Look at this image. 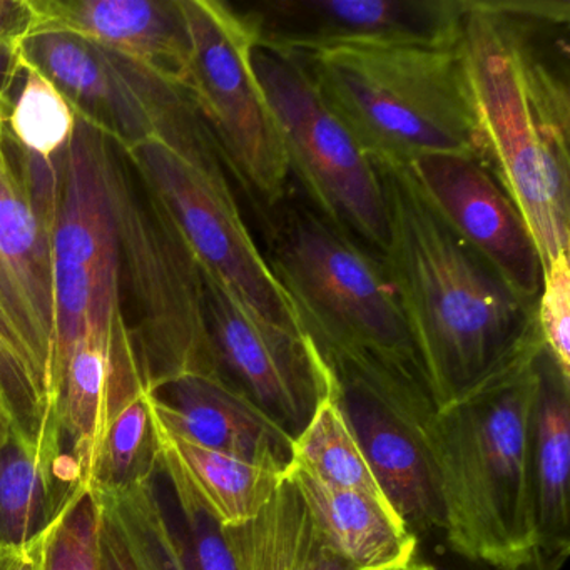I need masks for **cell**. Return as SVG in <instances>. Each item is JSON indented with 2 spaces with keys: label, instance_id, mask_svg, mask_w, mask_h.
I'll return each instance as SVG.
<instances>
[{
  "label": "cell",
  "instance_id": "cell-1",
  "mask_svg": "<svg viewBox=\"0 0 570 570\" xmlns=\"http://www.w3.org/2000/svg\"><path fill=\"white\" fill-rule=\"evenodd\" d=\"M569 31V0H466L459 36L490 165L543 272L570 243Z\"/></svg>",
  "mask_w": 570,
  "mask_h": 570
},
{
  "label": "cell",
  "instance_id": "cell-2",
  "mask_svg": "<svg viewBox=\"0 0 570 570\" xmlns=\"http://www.w3.org/2000/svg\"><path fill=\"white\" fill-rule=\"evenodd\" d=\"M375 166L389 212L383 266L442 412L535 358L537 303L446 225L406 166Z\"/></svg>",
  "mask_w": 570,
  "mask_h": 570
},
{
  "label": "cell",
  "instance_id": "cell-3",
  "mask_svg": "<svg viewBox=\"0 0 570 570\" xmlns=\"http://www.w3.org/2000/svg\"><path fill=\"white\" fill-rule=\"evenodd\" d=\"M256 219L263 256L336 385L376 400L422 440L436 409L382 259L293 185Z\"/></svg>",
  "mask_w": 570,
  "mask_h": 570
},
{
  "label": "cell",
  "instance_id": "cell-4",
  "mask_svg": "<svg viewBox=\"0 0 570 570\" xmlns=\"http://www.w3.org/2000/svg\"><path fill=\"white\" fill-rule=\"evenodd\" d=\"M535 358L436 412L423 433L446 543L469 563L510 569L539 549L532 483Z\"/></svg>",
  "mask_w": 570,
  "mask_h": 570
},
{
  "label": "cell",
  "instance_id": "cell-5",
  "mask_svg": "<svg viewBox=\"0 0 570 570\" xmlns=\"http://www.w3.org/2000/svg\"><path fill=\"white\" fill-rule=\"evenodd\" d=\"M296 56L372 161L406 166L432 153L489 161L459 42L352 46Z\"/></svg>",
  "mask_w": 570,
  "mask_h": 570
},
{
  "label": "cell",
  "instance_id": "cell-6",
  "mask_svg": "<svg viewBox=\"0 0 570 570\" xmlns=\"http://www.w3.org/2000/svg\"><path fill=\"white\" fill-rule=\"evenodd\" d=\"M111 191L121 289L132 303L129 332L146 390L183 375L218 379L202 265L159 196L112 141Z\"/></svg>",
  "mask_w": 570,
  "mask_h": 570
},
{
  "label": "cell",
  "instance_id": "cell-7",
  "mask_svg": "<svg viewBox=\"0 0 570 570\" xmlns=\"http://www.w3.org/2000/svg\"><path fill=\"white\" fill-rule=\"evenodd\" d=\"M252 66L278 126L293 185L326 222L382 259L389 212L375 163L298 56L253 45Z\"/></svg>",
  "mask_w": 570,
  "mask_h": 570
},
{
  "label": "cell",
  "instance_id": "cell-8",
  "mask_svg": "<svg viewBox=\"0 0 570 570\" xmlns=\"http://www.w3.org/2000/svg\"><path fill=\"white\" fill-rule=\"evenodd\" d=\"M191 58L185 89L256 216L292 185L278 126L252 66L253 41L222 0H181Z\"/></svg>",
  "mask_w": 570,
  "mask_h": 570
},
{
  "label": "cell",
  "instance_id": "cell-9",
  "mask_svg": "<svg viewBox=\"0 0 570 570\" xmlns=\"http://www.w3.org/2000/svg\"><path fill=\"white\" fill-rule=\"evenodd\" d=\"M56 370L86 326L126 320L111 191V139L78 118L59 158L55 238Z\"/></svg>",
  "mask_w": 570,
  "mask_h": 570
},
{
  "label": "cell",
  "instance_id": "cell-10",
  "mask_svg": "<svg viewBox=\"0 0 570 570\" xmlns=\"http://www.w3.org/2000/svg\"><path fill=\"white\" fill-rule=\"evenodd\" d=\"M58 195L59 159H39L8 132L0 146V309L56 412Z\"/></svg>",
  "mask_w": 570,
  "mask_h": 570
},
{
  "label": "cell",
  "instance_id": "cell-11",
  "mask_svg": "<svg viewBox=\"0 0 570 570\" xmlns=\"http://www.w3.org/2000/svg\"><path fill=\"white\" fill-rule=\"evenodd\" d=\"M125 153L175 219L199 265L263 318L305 333L243 218L228 173L206 171L156 138Z\"/></svg>",
  "mask_w": 570,
  "mask_h": 570
},
{
  "label": "cell",
  "instance_id": "cell-12",
  "mask_svg": "<svg viewBox=\"0 0 570 570\" xmlns=\"http://www.w3.org/2000/svg\"><path fill=\"white\" fill-rule=\"evenodd\" d=\"M216 373L236 395L295 440L336 382L305 333L259 316L202 266Z\"/></svg>",
  "mask_w": 570,
  "mask_h": 570
},
{
  "label": "cell",
  "instance_id": "cell-13",
  "mask_svg": "<svg viewBox=\"0 0 570 570\" xmlns=\"http://www.w3.org/2000/svg\"><path fill=\"white\" fill-rule=\"evenodd\" d=\"M253 45L293 55L352 46H455L466 0L226 2Z\"/></svg>",
  "mask_w": 570,
  "mask_h": 570
},
{
  "label": "cell",
  "instance_id": "cell-14",
  "mask_svg": "<svg viewBox=\"0 0 570 570\" xmlns=\"http://www.w3.org/2000/svg\"><path fill=\"white\" fill-rule=\"evenodd\" d=\"M430 205L507 285L537 303L543 268L535 239L492 165L479 156L432 153L406 165Z\"/></svg>",
  "mask_w": 570,
  "mask_h": 570
},
{
  "label": "cell",
  "instance_id": "cell-15",
  "mask_svg": "<svg viewBox=\"0 0 570 570\" xmlns=\"http://www.w3.org/2000/svg\"><path fill=\"white\" fill-rule=\"evenodd\" d=\"M36 31L58 29L121 52L185 88L191 38L181 0H31Z\"/></svg>",
  "mask_w": 570,
  "mask_h": 570
},
{
  "label": "cell",
  "instance_id": "cell-16",
  "mask_svg": "<svg viewBox=\"0 0 570 570\" xmlns=\"http://www.w3.org/2000/svg\"><path fill=\"white\" fill-rule=\"evenodd\" d=\"M148 400L155 422L173 435L276 472L292 463L293 440L216 376H178Z\"/></svg>",
  "mask_w": 570,
  "mask_h": 570
},
{
  "label": "cell",
  "instance_id": "cell-17",
  "mask_svg": "<svg viewBox=\"0 0 570 570\" xmlns=\"http://www.w3.org/2000/svg\"><path fill=\"white\" fill-rule=\"evenodd\" d=\"M338 399L373 475L406 529L416 537L443 529L439 483L422 440L358 390L338 386Z\"/></svg>",
  "mask_w": 570,
  "mask_h": 570
},
{
  "label": "cell",
  "instance_id": "cell-18",
  "mask_svg": "<svg viewBox=\"0 0 570 570\" xmlns=\"http://www.w3.org/2000/svg\"><path fill=\"white\" fill-rule=\"evenodd\" d=\"M283 475L305 500L330 546L353 570H406L419 537L396 513L362 493L340 489L292 460Z\"/></svg>",
  "mask_w": 570,
  "mask_h": 570
},
{
  "label": "cell",
  "instance_id": "cell-19",
  "mask_svg": "<svg viewBox=\"0 0 570 570\" xmlns=\"http://www.w3.org/2000/svg\"><path fill=\"white\" fill-rule=\"evenodd\" d=\"M155 425L159 472L168 476L173 490L195 500L223 529L255 519L282 483V472L206 449Z\"/></svg>",
  "mask_w": 570,
  "mask_h": 570
},
{
  "label": "cell",
  "instance_id": "cell-20",
  "mask_svg": "<svg viewBox=\"0 0 570 570\" xmlns=\"http://www.w3.org/2000/svg\"><path fill=\"white\" fill-rule=\"evenodd\" d=\"M532 483L539 547L570 549V376L546 346L535 358Z\"/></svg>",
  "mask_w": 570,
  "mask_h": 570
},
{
  "label": "cell",
  "instance_id": "cell-21",
  "mask_svg": "<svg viewBox=\"0 0 570 570\" xmlns=\"http://www.w3.org/2000/svg\"><path fill=\"white\" fill-rule=\"evenodd\" d=\"M223 533L238 570H353L330 546L285 475L255 519Z\"/></svg>",
  "mask_w": 570,
  "mask_h": 570
},
{
  "label": "cell",
  "instance_id": "cell-22",
  "mask_svg": "<svg viewBox=\"0 0 570 570\" xmlns=\"http://www.w3.org/2000/svg\"><path fill=\"white\" fill-rule=\"evenodd\" d=\"M79 489L65 482L14 433L0 446V547L41 539Z\"/></svg>",
  "mask_w": 570,
  "mask_h": 570
},
{
  "label": "cell",
  "instance_id": "cell-23",
  "mask_svg": "<svg viewBox=\"0 0 570 570\" xmlns=\"http://www.w3.org/2000/svg\"><path fill=\"white\" fill-rule=\"evenodd\" d=\"M293 460L325 482L362 493L396 513L350 425L340 403L338 386L320 403L306 429L293 440Z\"/></svg>",
  "mask_w": 570,
  "mask_h": 570
},
{
  "label": "cell",
  "instance_id": "cell-24",
  "mask_svg": "<svg viewBox=\"0 0 570 570\" xmlns=\"http://www.w3.org/2000/svg\"><path fill=\"white\" fill-rule=\"evenodd\" d=\"M149 392L129 400L109 423L92 472V490L118 493L159 472V445Z\"/></svg>",
  "mask_w": 570,
  "mask_h": 570
},
{
  "label": "cell",
  "instance_id": "cell-25",
  "mask_svg": "<svg viewBox=\"0 0 570 570\" xmlns=\"http://www.w3.org/2000/svg\"><path fill=\"white\" fill-rule=\"evenodd\" d=\"M96 493L118 523L139 570H188L179 530L166 515L155 479L118 493Z\"/></svg>",
  "mask_w": 570,
  "mask_h": 570
},
{
  "label": "cell",
  "instance_id": "cell-26",
  "mask_svg": "<svg viewBox=\"0 0 570 570\" xmlns=\"http://www.w3.org/2000/svg\"><path fill=\"white\" fill-rule=\"evenodd\" d=\"M24 59V58H22ZM19 92L12 98L8 132L24 151L58 161L75 138L78 116L56 86L24 61Z\"/></svg>",
  "mask_w": 570,
  "mask_h": 570
},
{
  "label": "cell",
  "instance_id": "cell-27",
  "mask_svg": "<svg viewBox=\"0 0 570 570\" xmlns=\"http://www.w3.org/2000/svg\"><path fill=\"white\" fill-rule=\"evenodd\" d=\"M101 539V500L81 487L46 539L42 570H102Z\"/></svg>",
  "mask_w": 570,
  "mask_h": 570
},
{
  "label": "cell",
  "instance_id": "cell-28",
  "mask_svg": "<svg viewBox=\"0 0 570 570\" xmlns=\"http://www.w3.org/2000/svg\"><path fill=\"white\" fill-rule=\"evenodd\" d=\"M537 325L543 346L570 376V265L569 253L557 256L543 272L535 305Z\"/></svg>",
  "mask_w": 570,
  "mask_h": 570
},
{
  "label": "cell",
  "instance_id": "cell-29",
  "mask_svg": "<svg viewBox=\"0 0 570 570\" xmlns=\"http://www.w3.org/2000/svg\"><path fill=\"white\" fill-rule=\"evenodd\" d=\"M173 493L181 513L179 537L188 570H238L223 527L186 493L176 490Z\"/></svg>",
  "mask_w": 570,
  "mask_h": 570
},
{
  "label": "cell",
  "instance_id": "cell-30",
  "mask_svg": "<svg viewBox=\"0 0 570 570\" xmlns=\"http://www.w3.org/2000/svg\"><path fill=\"white\" fill-rule=\"evenodd\" d=\"M101 500V499H99ZM102 505V570H139L126 546L125 537L111 513Z\"/></svg>",
  "mask_w": 570,
  "mask_h": 570
},
{
  "label": "cell",
  "instance_id": "cell-31",
  "mask_svg": "<svg viewBox=\"0 0 570 570\" xmlns=\"http://www.w3.org/2000/svg\"><path fill=\"white\" fill-rule=\"evenodd\" d=\"M38 16L31 0H0V41H22L35 32Z\"/></svg>",
  "mask_w": 570,
  "mask_h": 570
},
{
  "label": "cell",
  "instance_id": "cell-32",
  "mask_svg": "<svg viewBox=\"0 0 570 570\" xmlns=\"http://www.w3.org/2000/svg\"><path fill=\"white\" fill-rule=\"evenodd\" d=\"M24 68L21 41L2 39L0 41V102H12V91L18 86Z\"/></svg>",
  "mask_w": 570,
  "mask_h": 570
},
{
  "label": "cell",
  "instance_id": "cell-33",
  "mask_svg": "<svg viewBox=\"0 0 570 570\" xmlns=\"http://www.w3.org/2000/svg\"><path fill=\"white\" fill-rule=\"evenodd\" d=\"M51 530L28 546L0 547V570H42V550Z\"/></svg>",
  "mask_w": 570,
  "mask_h": 570
},
{
  "label": "cell",
  "instance_id": "cell-34",
  "mask_svg": "<svg viewBox=\"0 0 570 570\" xmlns=\"http://www.w3.org/2000/svg\"><path fill=\"white\" fill-rule=\"evenodd\" d=\"M570 549H543L539 547L525 562L519 566L502 569V567L485 566V563H470L469 570H562L569 560Z\"/></svg>",
  "mask_w": 570,
  "mask_h": 570
},
{
  "label": "cell",
  "instance_id": "cell-35",
  "mask_svg": "<svg viewBox=\"0 0 570 570\" xmlns=\"http://www.w3.org/2000/svg\"><path fill=\"white\" fill-rule=\"evenodd\" d=\"M12 435H14V426H12L11 416L0 403V446L8 443Z\"/></svg>",
  "mask_w": 570,
  "mask_h": 570
},
{
  "label": "cell",
  "instance_id": "cell-36",
  "mask_svg": "<svg viewBox=\"0 0 570 570\" xmlns=\"http://www.w3.org/2000/svg\"><path fill=\"white\" fill-rule=\"evenodd\" d=\"M9 111H11V105L9 102H0V146H2L6 136H8Z\"/></svg>",
  "mask_w": 570,
  "mask_h": 570
},
{
  "label": "cell",
  "instance_id": "cell-37",
  "mask_svg": "<svg viewBox=\"0 0 570 570\" xmlns=\"http://www.w3.org/2000/svg\"><path fill=\"white\" fill-rule=\"evenodd\" d=\"M406 570H439L435 566H432V563L426 562H413L412 566L409 567Z\"/></svg>",
  "mask_w": 570,
  "mask_h": 570
}]
</instances>
